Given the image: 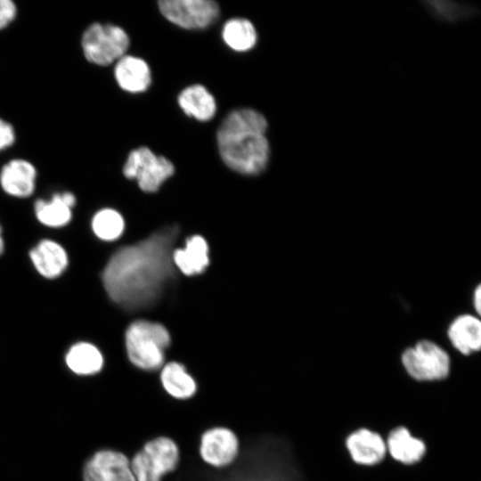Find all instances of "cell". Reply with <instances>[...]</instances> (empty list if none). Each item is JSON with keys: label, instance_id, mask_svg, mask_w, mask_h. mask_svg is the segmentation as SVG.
I'll return each instance as SVG.
<instances>
[{"label": "cell", "instance_id": "1", "mask_svg": "<svg viewBox=\"0 0 481 481\" xmlns=\"http://www.w3.org/2000/svg\"><path fill=\"white\" fill-rule=\"evenodd\" d=\"M178 234L177 225H168L118 249L102 274L110 298L126 310L154 304L174 278L172 256Z\"/></svg>", "mask_w": 481, "mask_h": 481}, {"label": "cell", "instance_id": "2", "mask_svg": "<svg viewBox=\"0 0 481 481\" xmlns=\"http://www.w3.org/2000/svg\"><path fill=\"white\" fill-rule=\"evenodd\" d=\"M266 129L265 118L253 109L230 112L216 134L218 151L224 164L243 175L261 173L270 157Z\"/></svg>", "mask_w": 481, "mask_h": 481}, {"label": "cell", "instance_id": "3", "mask_svg": "<svg viewBox=\"0 0 481 481\" xmlns=\"http://www.w3.org/2000/svg\"><path fill=\"white\" fill-rule=\"evenodd\" d=\"M125 344L128 359L135 367L155 371L163 366L170 335L160 323L138 320L126 329Z\"/></svg>", "mask_w": 481, "mask_h": 481}, {"label": "cell", "instance_id": "4", "mask_svg": "<svg viewBox=\"0 0 481 481\" xmlns=\"http://www.w3.org/2000/svg\"><path fill=\"white\" fill-rule=\"evenodd\" d=\"M180 460L176 443L168 436H158L148 442L130 460L136 481H161L174 471Z\"/></svg>", "mask_w": 481, "mask_h": 481}, {"label": "cell", "instance_id": "5", "mask_svg": "<svg viewBox=\"0 0 481 481\" xmlns=\"http://www.w3.org/2000/svg\"><path fill=\"white\" fill-rule=\"evenodd\" d=\"M407 376L417 382H433L445 379L451 370L448 353L436 343L420 340L401 355Z\"/></svg>", "mask_w": 481, "mask_h": 481}, {"label": "cell", "instance_id": "6", "mask_svg": "<svg viewBox=\"0 0 481 481\" xmlns=\"http://www.w3.org/2000/svg\"><path fill=\"white\" fill-rule=\"evenodd\" d=\"M129 42V37L122 28L94 22L84 31L81 47L88 61L106 66L126 55Z\"/></svg>", "mask_w": 481, "mask_h": 481}, {"label": "cell", "instance_id": "7", "mask_svg": "<svg viewBox=\"0 0 481 481\" xmlns=\"http://www.w3.org/2000/svg\"><path fill=\"white\" fill-rule=\"evenodd\" d=\"M174 173L175 167L170 160L144 146L131 151L123 167L124 175L135 179L145 192H157Z\"/></svg>", "mask_w": 481, "mask_h": 481}, {"label": "cell", "instance_id": "8", "mask_svg": "<svg viewBox=\"0 0 481 481\" xmlns=\"http://www.w3.org/2000/svg\"><path fill=\"white\" fill-rule=\"evenodd\" d=\"M158 4L167 20L186 29L207 28L219 15V5L211 0H161Z\"/></svg>", "mask_w": 481, "mask_h": 481}, {"label": "cell", "instance_id": "9", "mask_svg": "<svg viewBox=\"0 0 481 481\" xmlns=\"http://www.w3.org/2000/svg\"><path fill=\"white\" fill-rule=\"evenodd\" d=\"M83 481H136L130 459L110 449L95 452L86 462Z\"/></svg>", "mask_w": 481, "mask_h": 481}, {"label": "cell", "instance_id": "10", "mask_svg": "<svg viewBox=\"0 0 481 481\" xmlns=\"http://www.w3.org/2000/svg\"><path fill=\"white\" fill-rule=\"evenodd\" d=\"M199 449L205 463L215 468H224L237 458L240 441L229 428L214 427L202 433Z\"/></svg>", "mask_w": 481, "mask_h": 481}, {"label": "cell", "instance_id": "11", "mask_svg": "<svg viewBox=\"0 0 481 481\" xmlns=\"http://www.w3.org/2000/svg\"><path fill=\"white\" fill-rule=\"evenodd\" d=\"M345 446L351 461L359 466H375L387 455L385 438L364 428L350 433L345 440Z\"/></svg>", "mask_w": 481, "mask_h": 481}, {"label": "cell", "instance_id": "12", "mask_svg": "<svg viewBox=\"0 0 481 481\" xmlns=\"http://www.w3.org/2000/svg\"><path fill=\"white\" fill-rule=\"evenodd\" d=\"M37 170L34 164L25 159H12L1 167L0 186L8 195L27 198L35 189Z\"/></svg>", "mask_w": 481, "mask_h": 481}, {"label": "cell", "instance_id": "13", "mask_svg": "<svg viewBox=\"0 0 481 481\" xmlns=\"http://www.w3.org/2000/svg\"><path fill=\"white\" fill-rule=\"evenodd\" d=\"M385 441L387 455L403 465L411 466L420 462L427 452L425 441L413 436L403 426L392 429Z\"/></svg>", "mask_w": 481, "mask_h": 481}, {"label": "cell", "instance_id": "14", "mask_svg": "<svg viewBox=\"0 0 481 481\" xmlns=\"http://www.w3.org/2000/svg\"><path fill=\"white\" fill-rule=\"evenodd\" d=\"M447 336L461 355L477 353L481 350V319L476 314H460L450 323Z\"/></svg>", "mask_w": 481, "mask_h": 481}, {"label": "cell", "instance_id": "15", "mask_svg": "<svg viewBox=\"0 0 481 481\" xmlns=\"http://www.w3.org/2000/svg\"><path fill=\"white\" fill-rule=\"evenodd\" d=\"M114 75L121 89L134 94L146 91L151 82L147 62L132 55H124L116 62Z\"/></svg>", "mask_w": 481, "mask_h": 481}, {"label": "cell", "instance_id": "16", "mask_svg": "<svg viewBox=\"0 0 481 481\" xmlns=\"http://www.w3.org/2000/svg\"><path fill=\"white\" fill-rule=\"evenodd\" d=\"M29 257L37 271L48 279L60 276L69 262L64 248L52 240L39 241L30 250Z\"/></svg>", "mask_w": 481, "mask_h": 481}, {"label": "cell", "instance_id": "17", "mask_svg": "<svg viewBox=\"0 0 481 481\" xmlns=\"http://www.w3.org/2000/svg\"><path fill=\"white\" fill-rule=\"evenodd\" d=\"M76 204V197L70 192L54 193L51 200L39 199L35 202V214L37 220L48 227H62L72 217L71 208Z\"/></svg>", "mask_w": 481, "mask_h": 481}, {"label": "cell", "instance_id": "18", "mask_svg": "<svg viewBox=\"0 0 481 481\" xmlns=\"http://www.w3.org/2000/svg\"><path fill=\"white\" fill-rule=\"evenodd\" d=\"M172 258L183 274H200L209 264L208 243L202 236L193 235L187 239L184 248L174 249Z\"/></svg>", "mask_w": 481, "mask_h": 481}, {"label": "cell", "instance_id": "19", "mask_svg": "<svg viewBox=\"0 0 481 481\" xmlns=\"http://www.w3.org/2000/svg\"><path fill=\"white\" fill-rule=\"evenodd\" d=\"M177 101L186 115L200 121L210 120L216 111L214 96L202 85H192L184 88L179 94Z\"/></svg>", "mask_w": 481, "mask_h": 481}, {"label": "cell", "instance_id": "20", "mask_svg": "<svg viewBox=\"0 0 481 481\" xmlns=\"http://www.w3.org/2000/svg\"><path fill=\"white\" fill-rule=\"evenodd\" d=\"M159 379L164 390L175 399H190L197 392L196 381L180 363L169 362L163 365Z\"/></svg>", "mask_w": 481, "mask_h": 481}, {"label": "cell", "instance_id": "21", "mask_svg": "<svg viewBox=\"0 0 481 481\" xmlns=\"http://www.w3.org/2000/svg\"><path fill=\"white\" fill-rule=\"evenodd\" d=\"M65 362L73 373L80 376L96 374L103 366L101 351L88 342L74 344L67 352Z\"/></svg>", "mask_w": 481, "mask_h": 481}, {"label": "cell", "instance_id": "22", "mask_svg": "<svg viewBox=\"0 0 481 481\" xmlns=\"http://www.w3.org/2000/svg\"><path fill=\"white\" fill-rule=\"evenodd\" d=\"M224 43L236 52L252 49L257 39L254 25L249 20L233 18L225 22L222 31Z\"/></svg>", "mask_w": 481, "mask_h": 481}, {"label": "cell", "instance_id": "23", "mask_svg": "<svg viewBox=\"0 0 481 481\" xmlns=\"http://www.w3.org/2000/svg\"><path fill=\"white\" fill-rule=\"evenodd\" d=\"M125 224L122 216L112 208H103L93 217L92 228L94 234L103 240H114L120 237Z\"/></svg>", "mask_w": 481, "mask_h": 481}, {"label": "cell", "instance_id": "24", "mask_svg": "<svg viewBox=\"0 0 481 481\" xmlns=\"http://www.w3.org/2000/svg\"><path fill=\"white\" fill-rule=\"evenodd\" d=\"M18 8L12 0H0V30L7 28L16 19Z\"/></svg>", "mask_w": 481, "mask_h": 481}, {"label": "cell", "instance_id": "25", "mask_svg": "<svg viewBox=\"0 0 481 481\" xmlns=\"http://www.w3.org/2000/svg\"><path fill=\"white\" fill-rule=\"evenodd\" d=\"M16 132L13 126L0 117V152L15 143Z\"/></svg>", "mask_w": 481, "mask_h": 481}, {"label": "cell", "instance_id": "26", "mask_svg": "<svg viewBox=\"0 0 481 481\" xmlns=\"http://www.w3.org/2000/svg\"><path fill=\"white\" fill-rule=\"evenodd\" d=\"M472 301L476 315L481 319V282L476 286L473 291Z\"/></svg>", "mask_w": 481, "mask_h": 481}, {"label": "cell", "instance_id": "27", "mask_svg": "<svg viewBox=\"0 0 481 481\" xmlns=\"http://www.w3.org/2000/svg\"><path fill=\"white\" fill-rule=\"evenodd\" d=\"M4 249V240H3V237H2V230H1V226H0V255L3 253Z\"/></svg>", "mask_w": 481, "mask_h": 481}]
</instances>
